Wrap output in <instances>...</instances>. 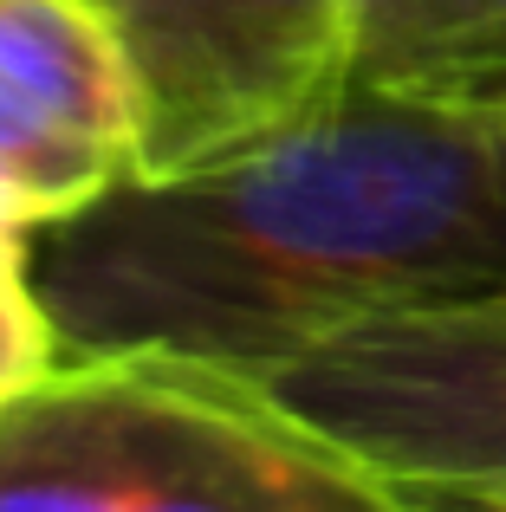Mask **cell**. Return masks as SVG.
Instances as JSON below:
<instances>
[{
    "instance_id": "cell-1",
    "label": "cell",
    "mask_w": 506,
    "mask_h": 512,
    "mask_svg": "<svg viewBox=\"0 0 506 512\" xmlns=\"http://www.w3.org/2000/svg\"><path fill=\"white\" fill-rule=\"evenodd\" d=\"M33 292L65 357L247 383L357 318L506 292V98L344 85L215 169L124 175L33 234Z\"/></svg>"
},
{
    "instance_id": "cell-2",
    "label": "cell",
    "mask_w": 506,
    "mask_h": 512,
    "mask_svg": "<svg viewBox=\"0 0 506 512\" xmlns=\"http://www.w3.org/2000/svg\"><path fill=\"white\" fill-rule=\"evenodd\" d=\"M0 506L390 512L260 383L169 350H85L0 402Z\"/></svg>"
},
{
    "instance_id": "cell-7",
    "label": "cell",
    "mask_w": 506,
    "mask_h": 512,
    "mask_svg": "<svg viewBox=\"0 0 506 512\" xmlns=\"http://www.w3.org/2000/svg\"><path fill=\"white\" fill-rule=\"evenodd\" d=\"M124 175L130 163L117 150L59 124L13 78H0V234H39L98 201Z\"/></svg>"
},
{
    "instance_id": "cell-5",
    "label": "cell",
    "mask_w": 506,
    "mask_h": 512,
    "mask_svg": "<svg viewBox=\"0 0 506 512\" xmlns=\"http://www.w3.org/2000/svg\"><path fill=\"white\" fill-rule=\"evenodd\" d=\"M0 78L46 104L59 124L130 163L137 85L104 7L91 0H0Z\"/></svg>"
},
{
    "instance_id": "cell-10",
    "label": "cell",
    "mask_w": 506,
    "mask_h": 512,
    "mask_svg": "<svg viewBox=\"0 0 506 512\" xmlns=\"http://www.w3.org/2000/svg\"><path fill=\"white\" fill-rule=\"evenodd\" d=\"M91 7H104V0H91Z\"/></svg>"
},
{
    "instance_id": "cell-9",
    "label": "cell",
    "mask_w": 506,
    "mask_h": 512,
    "mask_svg": "<svg viewBox=\"0 0 506 512\" xmlns=\"http://www.w3.org/2000/svg\"><path fill=\"white\" fill-rule=\"evenodd\" d=\"M0 312H46L33 292V234H0Z\"/></svg>"
},
{
    "instance_id": "cell-8",
    "label": "cell",
    "mask_w": 506,
    "mask_h": 512,
    "mask_svg": "<svg viewBox=\"0 0 506 512\" xmlns=\"http://www.w3.org/2000/svg\"><path fill=\"white\" fill-rule=\"evenodd\" d=\"M65 350L52 338V318L46 312H0V402L13 389H26L33 376H46Z\"/></svg>"
},
{
    "instance_id": "cell-3",
    "label": "cell",
    "mask_w": 506,
    "mask_h": 512,
    "mask_svg": "<svg viewBox=\"0 0 506 512\" xmlns=\"http://www.w3.org/2000/svg\"><path fill=\"white\" fill-rule=\"evenodd\" d=\"M260 389L351 454L390 512H506V292L357 318L266 370Z\"/></svg>"
},
{
    "instance_id": "cell-6",
    "label": "cell",
    "mask_w": 506,
    "mask_h": 512,
    "mask_svg": "<svg viewBox=\"0 0 506 512\" xmlns=\"http://www.w3.org/2000/svg\"><path fill=\"white\" fill-rule=\"evenodd\" d=\"M344 85L506 98V0H357Z\"/></svg>"
},
{
    "instance_id": "cell-4",
    "label": "cell",
    "mask_w": 506,
    "mask_h": 512,
    "mask_svg": "<svg viewBox=\"0 0 506 512\" xmlns=\"http://www.w3.org/2000/svg\"><path fill=\"white\" fill-rule=\"evenodd\" d=\"M357 0H104L130 85V175L215 169L351 78Z\"/></svg>"
}]
</instances>
